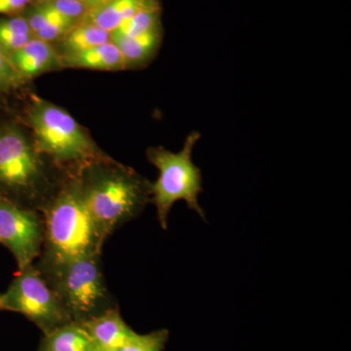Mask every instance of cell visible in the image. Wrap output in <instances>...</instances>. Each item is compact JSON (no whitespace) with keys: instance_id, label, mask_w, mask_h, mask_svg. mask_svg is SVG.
Instances as JSON below:
<instances>
[{"instance_id":"2","label":"cell","mask_w":351,"mask_h":351,"mask_svg":"<svg viewBox=\"0 0 351 351\" xmlns=\"http://www.w3.org/2000/svg\"><path fill=\"white\" fill-rule=\"evenodd\" d=\"M40 213L44 240L34 263L52 265L101 254L106 241L88 212L75 174L58 188Z\"/></svg>"},{"instance_id":"9","label":"cell","mask_w":351,"mask_h":351,"mask_svg":"<svg viewBox=\"0 0 351 351\" xmlns=\"http://www.w3.org/2000/svg\"><path fill=\"white\" fill-rule=\"evenodd\" d=\"M82 324L93 341L96 351L114 350L136 334L122 318L117 306Z\"/></svg>"},{"instance_id":"3","label":"cell","mask_w":351,"mask_h":351,"mask_svg":"<svg viewBox=\"0 0 351 351\" xmlns=\"http://www.w3.org/2000/svg\"><path fill=\"white\" fill-rule=\"evenodd\" d=\"M101 256H83L52 265L34 263L75 322H85L117 306L106 282Z\"/></svg>"},{"instance_id":"10","label":"cell","mask_w":351,"mask_h":351,"mask_svg":"<svg viewBox=\"0 0 351 351\" xmlns=\"http://www.w3.org/2000/svg\"><path fill=\"white\" fill-rule=\"evenodd\" d=\"M14 68L23 80L36 77L51 69L61 68V54L47 41L32 38L10 56Z\"/></svg>"},{"instance_id":"21","label":"cell","mask_w":351,"mask_h":351,"mask_svg":"<svg viewBox=\"0 0 351 351\" xmlns=\"http://www.w3.org/2000/svg\"><path fill=\"white\" fill-rule=\"evenodd\" d=\"M32 0H0V14L15 15L27 6Z\"/></svg>"},{"instance_id":"15","label":"cell","mask_w":351,"mask_h":351,"mask_svg":"<svg viewBox=\"0 0 351 351\" xmlns=\"http://www.w3.org/2000/svg\"><path fill=\"white\" fill-rule=\"evenodd\" d=\"M112 41V34L97 25L77 23L61 39L62 55L76 54Z\"/></svg>"},{"instance_id":"1","label":"cell","mask_w":351,"mask_h":351,"mask_svg":"<svg viewBox=\"0 0 351 351\" xmlns=\"http://www.w3.org/2000/svg\"><path fill=\"white\" fill-rule=\"evenodd\" d=\"M83 200L99 234L107 241L137 218L152 199L151 182L129 168L98 158L75 174Z\"/></svg>"},{"instance_id":"16","label":"cell","mask_w":351,"mask_h":351,"mask_svg":"<svg viewBox=\"0 0 351 351\" xmlns=\"http://www.w3.org/2000/svg\"><path fill=\"white\" fill-rule=\"evenodd\" d=\"M34 38L25 17H13L0 19V47L10 58L13 53Z\"/></svg>"},{"instance_id":"18","label":"cell","mask_w":351,"mask_h":351,"mask_svg":"<svg viewBox=\"0 0 351 351\" xmlns=\"http://www.w3.org/2000/svg\"><path fill=\"white\" fill-rule=\"evenodd\" d=\"M169 339V331L156 330L149 334L136 332L128 341L112 351H163Z\"/></svg>"},{"instance_id":"17","label":"cell","mask_w":351,"mask_h":351,"mask_svg":"<svg viewBox=\"0 0 351 351\" xmlns=\"http://www.w3.org/2000/svg\"><path fill=\"white\" fill-rule=\"evenodd\" d=\"M159 15H160L159 7L141 11L130 19L122 23L112 34L124 36V38H137L143 36L159 27Z\"/></svg>"},{"instance_id":"20","label":"cell","mask_w":351,"mask_h":351,"mask_svg":"<svg viewBox=\"0 0 351 351\" xmlns=\"http://www.w3.org/2000/svg\"><path fill=\"white\" fill-rule=\"evenodd\" d=\"M55 10L69 19L80 23L88 9L80 0H50L47 2Z\"/></svg>"},{"instance_id":"23","label":"cell","mask_w":351,"mask_h":351,"mask_svg":"<svg viewBox=\"0 0 351 351\" xmlns=\"http://www.w3.org/2000/svg\"><path fill=\"white\" fill-rule=\"evenodd\" d=\"M34 1L36 2V4H43V3H47V2H49L50 0H34Z\"/></svg>"},{"instance_id":"22","label":"cell","mask_w":351,"mask_h":351,"mask_svg":"<svg viewBox=\"0 0 351 351\" xmlns=\"http://www.w3.org/2000/svg\"><path fill=\"white\" fill-rule=\"evenodd\" d=\"M80 1H82V3L87 7L88 10H89V9L100 5V4L108 1V0H80Z\"/></svg>"},{"instance_id":"11","label":"cell","mask_w":351,"mask_h":351,"mask_svg":"<svg viewBox=\"0 0 351 351\" xmlns=\"http://www.w3.org/2000/svg\"><path fill=\"white\" fill-rule=\"evenodd\" d=\"M158 7L157 0H108L89 9L80 22L97 25L112 34L136 14Z\"/></svg>"},{"instance_id":"7","label":"cell","mask_w":351,"mask_h":351,"mask_svg":"<svg viewBox=\"0 0 351 351\" xmlns=\"http://www.w3.org/2000/svg\"><path fill=\"white\" fill-rule=\"evenodd\" d=\"M0 311L23 314L43 335L73 321L34 265L19 270L6 292L0 295Z\"/></svg>"},{"instance_id":"14","label":"cell","mask_w":351,"mask_h":351,"mask_svg":"<svg viewBox=\"0 0 351 351\" xmlns=\"http://www.w3.org/2000/svg\"><path fill=\"white\" fill-rule=\"evenodd\" d=\"M38 351H96L82 323L71 322L43 335Z\"/></svg>"},{"instance_id":"4","label":"cell","mask_w":351,"mask_h":351,"mask_svg":"<svg viewBox=\"0 0 351 351\" xmlns=\"http://www.w3.org/2000/svg\"><path fill=\"white\" fill-rule=\"evenodd\" d=\"M200 138L199 132L189 133L182 151L177 154L163 147L147 149V159L159 172L156 182L151 184V201L156 205L157 219L164 230L168 228L171 209L179 200L186 201L189 209L206 219L198 202L203 191L202 174L193 161V149Z\"/></svg>"},{"instance_id":"6","label":"cell","mask_w":351,"mask_h":351,"mask_svg":"<svg viewBox=\"0 0 351 351\" xmlns=\"http://www.w3.org/2000/svg\"><path fill=\"white\" fill-rule=\"evenodd\" d=\"M45 164L34 143L19 128H0V189L12 202L40 212L52 196L46 195Z\"/></svg>"},{"instance_id":"5","label":"cell","mask_w":351,"mask_h":351,"mask_svg":"<svg viewBox=\"0 0 351 351\" xmlns=\"http://www.w3.org/2000/svg\"><path fill=\"white\" fill-rule=\"evenodd\" d=\"M34 134V147L41 156L59 166L76 167L101 158L86 133L63 108L43 99L34 98L29 113Z\"/></svg>"},{"instance_id":"19","label":"cell","mask_w":351,"mask_h":351,"mask_svg":"<svg viewBox=\"0 0 351 351\" xmlns=\"http://www.w3.org/2000/svg\"><path fill=\"white\" fill-rule=\"evenodd\" d=\"M23 80H24L11 63L10 58L0 47V93L19 86Z\"/></svg>"},{"instance_id":"13","label":"cell","mask_w":351,"mask_h":351,"mask_svg":"<svg viewBox=\"0 0 351 351\" xmlns=\"http://www.w3.org/2000/svg\"><path fill=\"white\" fill-rule=\"evenodd\" d=\"M160 40L159 27L137 38H124L112 34V41L121 53L125 69L140 68L149 63L158 49Z\"/></svg>"},{"instance_id":"8","label":"cell","mask_w":351,"mask_h":351,"mask_svg":"<svg viewBox=\"0 0 351 351\" xmlns=\"http://www.w3.org/2000/svg\"><path fill=\"white\" fill-rule=\"evenodd\" d=\"M43 215L0 195V243L10 250L22 270L34 265L43 250Z\"/></svg>"},{"instance_id":"12","label":"cell","mask_w":351,"mask_h":351,"mask_svg":"<svg viewBox=\"0 0 351 351\" xmlns=\"http://www.w3.org/2000/svg\"><path fill=\"white\" fill-rule=\"evenodd\" d=\"M62 66L66 68L98 69V71H120L125 69L123 57L112 41L100 46L76 53L61 55Z\"/></svg>"}]
</instances>
